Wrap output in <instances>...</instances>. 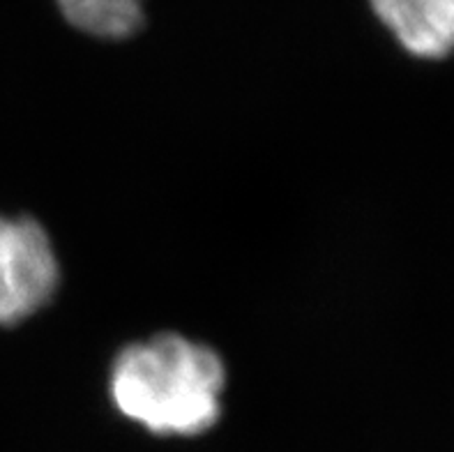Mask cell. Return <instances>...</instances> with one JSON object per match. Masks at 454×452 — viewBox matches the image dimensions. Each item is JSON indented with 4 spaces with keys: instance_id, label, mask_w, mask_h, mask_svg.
<instances>
[{
    "instance_id": "2",
    "label": "cell",
    "mask_w": 454,
    "mask_h": 452,
    "mask_svg": "<svg viewBox=\"0 0 454 452\" xmlns=\"http://www.w3.org/2000/svg\"><path fill=\"white\" fill-rule=\"evenodd\" d=\"M60 282L51 238L30 218L0 215V326L37 314Z\"/></svg>"
},
{
    "instance_id": "1",
    "label": "cell",
    "mask_w": 454,
    "mask_h": 452,
    "mask_svg": "<svg viewBox=\"0 0 454 452\" xmlns=\"http://www.w3.org/2000/svg\"><path fill=\"white\" fill-rule=\"evenodd\" d=\"M226 369L206 344L157 335L129 344L111 367L115 408L161 436L203 434L219 420Z\"/></svg>"
},
{
    "instance_id": "3",
    "label": "cell",
    "mask_w": 454,
    "mask_h": 452,
    "mask_svg": "<svg viewBox=\"0 0 454 452\" xmlns=\"http://www.w3.org/2000/svg\"><path fill=\"white\" fill-rule=\"evenodd\" d=\"M369 5L411 56L441 60L454 53V0H369Z\"/></svg>"
},
{
    "instance_id": "4",
    "label": "cell",
    "mask_w": 454,
    "mask_h": 452,
    "mask_svg": "<svg viewBox=\"0 0 454 452\" xmlns=\"http://www.w3.org/2000/svg\"><path fill=\"white\" fill-rule=\"evenodd\" d=\"M72 28L98 40H127L144 28L145 0H56Z\"/></svg>"
}]
</instances>
